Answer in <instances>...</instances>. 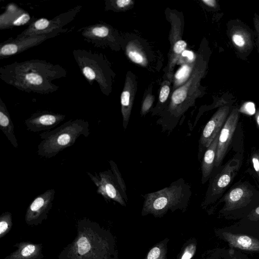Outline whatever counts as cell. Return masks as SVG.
Returning a JSON list of instances; mask_svg holds the SVG:
<instances>
[{"label": "cell", "mask_w": 259, "mask_h": 259, "mask_svg": "<svg viewBox=\"0 0 259 259\" xmlns=\"http://www.w3.org/2000/svg\"><path fill=\"white\" fill-rule=\"evenodd\" d=\"M192 194L190 185L183 179H179L168 187L144 195L141 215L152 214L161 218L169 210L185 212Z\"/></svg>", "instance_id": "obj_2"}, {"label": "cell", "mask_w": 259, "mask_h": 259, "mask_svg": "<svg viewBox=\"0 0 259 259\" xmlns=\"http://www.w3.org/2000/svg\"><path fill=\"white\" fill-rule=\"evenodd\" d=\"M227 252L231 259H251L244 252L236 249L229 248Z\"/></svg>", "instance_id": "obj_33"}, {"label": "cell", "mask_w": 259, "mask_h": 259, "mask_svg": "<svg viewBox=\"0 0 259 259\" xmlns=\"http://www.w3.org/2000/svg\"><path fill=\"white\" fill-rule=\"evenodd\" d=\"M154 101V96L151 94L147 95L145 98L141 107V114L142 115L146 114L152 107Z\"/></svg>", "instance_id": "obj_30"}, {"label": "cell", "mask_w": 259, "mask_h": 259, "mask_svg": "<svg viewBox=\"0 0 259 259\" xmlns=\"http://www.w3.org/2000/svg\"><path fill=\"white\" fill-rule=\"evenodd\" d=\"M36 19L19 7L16 4L7 5L5 11L0 15V29H6L24 25H29Z\"/></svg>", "instance_id": "obj_17"}, {"label": "cell", "mask_w": 259, "mask_h": 259, "mask_svg": "<svg viewBox=\"0 0 259 259\" xmlns=\"http://www.w3.org/2000/svg\"><path fill=\"white\" fill-rule=\"evenodd\" d=\"M67 30V28H63L48 34L31 36L20 39H8L0 44V59L22 53L41 44L48 39L66 32Z\"/></svg>", "instance_id": "obj_11"}, {"label": "cell", "mask_w": 259, "mask_h": 259, "mask_svg": "<svg viewBox=\"0 0 259 259\" xmlns=\"http://www.w3.org/2000/svg\"><path fill=\"white\" fill-rule=\"evenodd\" d=\"M55 190L48 189L37 196L27 208L25 221L27 224H32L44 220L53 205Z\"/></svg>", "instance_id": "obj_15"}, {"label": "cell", "mask_w": 259, "mask_h": 259, "mask_svg": "<svg viewBox=\"0 0 259 259\" xmlns=\"http://www.w3.org/2000/svg\"><path fill=\"white\" fill-rule=\"evenodd\" d=\"M239 117V109L237 107H233L219 134L214 162L215 168L222 165L228 153L238 124Z\"/></svg>", "instance_id": "obj_14"}, {"label": "cell", "mask_w": 259, "mask_h": 259, "mask_svg": "<svg viewBox=\"0 0 259 259\" xmlns=\"http://www.w3.org/2000/svg\"><path fill=\"white\" fill-rule=\"evenodd\" d=\"M234 224L240 228L259 234V204Z\"/></svg>", "instance_id": "obj_21"}, {"label": "cell", "mask_w": 259, "mask_h": 259, "mask_svg": "<svg viewBox=\"0 0 259 259\" xmlns=\"http://www.w3.org/2000/svg\"><path fill=\"white\" fill-rule=\"evenodd\" d=\"M206 67L205 60L202 57H199L188 81L174 91L167 110L166 116L160 121V123L164 119H166L161 124L163 131L172 130L181 116L193 105Z\"/></svg>", "instance_id": "obj_5"}, {"label": "cell", "mask_w": 259, "mask_h": 259, "mask_svg": "<svg viewBox=\"0 0 259 259\" xmlns=\"http://www.w3.org/2000/svg\"><path fill=\"white\" fill-rule=\"evenodd\" d=\"M12 225V214L9 212L3 213L0 218L1 238L4 236L9 231Z\"/></svg>", "instance_id": "obj_29"}, {"label": "cell", "mask_w": 259, "mask_h": 259, "mask_svg": "<svg viewBox=\"0 0 259 259\" xmlns=\"http://www.w3.org/2000/svg\"><path fill=\"white\" fill-rule=\"evenodd\" d=\"M239 110L240 112H243L249 115L255 114L256 112L255 105L251 102H245Z\"/></svg>", "instance_id": "obj_32"}, {"label": "cell", "mask_w": 259, "mask_h": 259, "mask_svg": "<svg viewBox=\"0 0 259 259\" xmlns=\"http://www.w3.org/2000/svg\"><path fill=\"white\" fill-rule=\"evenodd\" d=\"M223 250L224 248H215L208 251L202 259H222Z\"/></svg>", "instance_id": "obj_34"}, {"label": "cell", "mask_w": 259, "mask_h": 259, "mask_svg": "<svg viewBox=\"0 0 259 259\" xmlns=\"http://www.w3.org/2000/svg\"><path fill=\"white\" fill-rule=\"evenodd\" d=\"M197 248V240L194 238H190L184 244L177 259H192Z\"/></svg>", "instance_id": "obj_26"}, {"label": "cell", "mask_w": 259, "mask_h": 259, "mask_svg": "<svg viewBox=\"0 0 259 259\" xmlns=\"http://www.w3.org/2000/svg\"><path fill=\"white\" fill-rule=\"evenodd\" d=\"M90 134V124L82 119H70L60 126L39 134L42 141L37 146V154L51 158L74 144L77 139Z\"/></svg>", "instance_id": "obj_4"}, {"label": "cell", "mask_w": 259, "mask_h": 259, "mask_svg": "<svg viewBox=\"0 0 259 259\" xmlns=\"http://www.w3.org/2000/svg\"><path fill=\"white\" fill-rule=\"evenodd\" d=\"M247 171L255 180L259 188V148L253 147L249 157Z\"/></svg>", "instance_id": "obj_25"}, {"label": "cell", "mask_w": 259, "mask_h": 259, "mask_svg": "<svg viewBox=\"0 0 259 259\" xmlns=\"http://www.w3.org/2000/svg\"><path fill=\"white\" fill-rule=\"evenodd\" d=\"M220 133L217 135L210 145L206 149L202 156L201 164L202 174L201 183L202 184H204L209 180L214 167V162Z\"/></svg>", "instance_id": "obj_19"}, {"label": "cell", "mask_w": 259, "mask_h": 259, "mask_svg": "<svg viewBox=\"0 0 259 259\" xmlns=\"http://www.w3.org/2000/svg\"><path fill=\"white\" fill-rule=\"evenodd\" d=\"M136 86L133 78L127 74L120 97L121 111L122 115L123 127L124 130L126 128L131 114L136 90Z\"/></svg>", "instance_id": "obj_18"}, {"label": "cell", "mask_w": 259, "mask_h": 259, "mask_svg": "<svg viewBox=\"0 0 259 259\" xmlns=\"http://www.w3.org/2000/svg\"><path fill=\"white\" fill-rule=\"evenodd\" d=\"M182 55L184 56L189 57V58L190 60H192L193 57V53H192V52H191L190 51H184L183 52Z\"/></svg>", "instance_id": "obj_40"}, {"label": "cell", "mask_w": 259, "mask_h": 259, "mask_svg": "<svg viewBox=\"0 0 259 259\" xmlns=\"http://www.w3.org/2000/svg\"><path fill=\"white\" fill-rule=\"evenodd\" d=\"M169 239L165 238L154 245L144 259H167Z\"/></svg>", "instance_id": "obj_23"}, {"label": "cell", "mask_w": 259, "mask_h": 259, "mask_svg": "<svg viewBox=\"0 0 259 259\" xmlns=\"http://www.w3.org/2000/svg\"><path fill=\"white\" fill-rule=\"evenodd\" d=\"M109 163L111 167V170L113 173L115 180L118 185L122 196L125 201L127 202V197L126 194V187L124 181L121 176L120 173L119 172L116 165L112 160H110Z\"/></svg>", "instance_id": "obj_28"}, {"label": "cell", "mask_w": 259, "mask_h": 259, "mask_svg": "<svg viewBox=\"0 0 259 259\" xmlns=\"http://www.w3.org/2000/svg\"><path fill=\"white\" fill-rule=\"evenodd\" d=\"M254 30L256 33L255 44L259 54V15L255 13L253 17Z\"/></svg>", "instance_id": "obj_35"}, {"label": "cell", "mask_w": 259, "mask_h": 259, "mask_svg": "<svg viewBox=\"0 0 259 259\" xmlns=\"http://www.w3.org/2000/svg\"><path fill=\"white\" fill-rule=\"evenodd\" d=\"M223 259H231L230 256L228 255L227 250L224 249L223 250Z\"/></svg>", "instance_id": "obj_41"}, {"label": "cell", "mask_w": 259, "mask_h": 259, "mask_svg": "<svg viewBox=\"0 0 259 259\" xmlns=\"http://www.w3.org/2000/svg\"><path fill=\"white\" fill-rule=\"evenodd\" d=\"M223 202L219 217L228 220H240L259 204V190L248 181L241 180L232 186L216 205L208 210L209 214Z\"/></svg>", "instance_id": "obj_3"}, {"label": "cell", "mask_w": 259, "mask_h": 259, "mask_svg": "<svg viewBox=\"0 0 259 259\" xmlns=\"http://www.w3.org/2000/svg\"><path fill=\"white\" fill-rule=\"evenodd\" d=\"M0 129L16 148L18 146L14 133V126L5 103L0 98Z\"/></svg>", "instance_id": "obj_20"}, {"label": "cell", "mask_w": 259, "mask_h": 259, "mask_svg": "<svg viewBox=\"0 0 259 259\" xmlns=\"http://www.w3.org/2000/svg\"><path fill=\"white\" fill-rule=\"evenodd\" d=\"M170 92L169 87L168 85H163L161 89L159 95V101L160 103H164L168 97Z\"/></svg>", "instance_id": "obj_36"}, {"label": "cell", "mask_w": 259, "mask_h": 259, "mask_svg": "<svg viewBox=\"0 0 259 259\" xmlns=\"http://www.w3.org/2000/svg\"><path fill=\"white\" fill-rule=\"evenodd\" d=\"M254 115H255L254 117H255V121H256L257 126L258 130H259V108H257V109H256V112H255V113Z\"/></svg>", "instance_id": "obj_39"}, {"label": "cell", "mask_w": 259, "mask_h": 259, "mask_svg": "<svg viewBox=\"0 0 259 259\" xmlns=\"http://www.w3.org/2000/svg\"><path fill=\"white\" fill-rule=\"evenodd\" d=\"M231 105L225 104L219 108L205 125L201 135L198 146V159L204 153L224 126L230 113Z\"/></svg>", "instance_id": "obj_12"}, {"label": "cell", "mask_w": 259, "mask_h": 259, "mask_svg": "<svg viewBox=\"0 0 259 259\" xmlns=\"http://www.w3.org/2000/svg\"><path fill=\"white\" fill-rule=\"evenodd\" d=\"M227 34L237 56L246 60L255 45L256 33L241 20H230L227 23Z\"/></svg>", "instance_id": "obj_9"}, {"label": "cell", "mask_w": 259, "mask_h": 259, "mask_svg": "<svg viewBox=\"0 0 259 259\" xmlns=\"http://www.w3.org/2000/svg\"><path fill=\"white\" fill-rule=\"evenodd\" d=\"M192 68L193 67L191 65H183L175 74V85H180L182 83L186 81L190 76V73L192 72Z\"/></svg>", "instance_id": "obj_27"}, {"label": "cell", "mask_w": 259, "mask_h": 259, "mask_svg": "<svg viewBox=\"0 0 259 259\" xmlns=\"http://www.w3.org/2000/svg\"><path fill=\"white\" fill-rule=\"evenodd\" d=\"M126 53L133 62L143 66L147 64V60L144 52L134 42H130L127 46Z\"/></svg>", "instance_id": "obj_24"}, {"label": "cell", "mask_w": 259, "mask_h": 259, "mask_svg": "<svg viewBox=\"0 0 259 259\" xmlns=\"http://www.w3.org/2000/svg\"><path fill=\"white\" fill-rule=\"evenodd\" d=\"M39 249L37 245L26 243L9 256V259H33L38 255Z\"/></svg>", "instance_id": "obj_22"}, {"label": "cell", "mask_w": 259, "mask_h": 259, "mask_svg": "<svg viewBox=\"0 0 259 259\" xmlns=\"http://www.w3.org/2000/svg\"><path fill=\"white\" fill-rule=\"evenodd\" d=\"M186 47L187 43L184 40H178L173 47V51L175 54L180 55L183 53Z\"/></svg>", "instance_id": "obj_37"}, {"label": "cell", "mask_w": 259, "mask_h": 259, "mask_svg": "<svg viewBox=\"0 0 259 259\" xmlns=\"http://www.w3.org/2000/svg\"><path fill=\"white\" fill-rule=\"evenodd\" d=\"M66 115L50 111H39L24 121L27 130L33 133L48 131L64 121Z\"/></svg>", "instance_id": "obj_16"}, {"label": "cell", "mask_w": 259, "mask_h": 259, "mask_svg": "<svg viewBox=\"0 0 259 259\" xmlns=\"http://www.w3.org/2000/svg\"><path fill=\"white\" fill-rule=\"evenodd\" d=\"M82 8L81 5H78L52 19L45 18L36 19L15 38L48 34L63 29L64 26L74 20Z\"/></svg>", "instance_id": "obj_10"}, {"label": "cell", "mask_w": 259, "mask_h": 259, "mask_svg": "<svg viewBox=\"0 0 259 259\" xmlns=\"http://www.w3.org/2000/svg\"><path fill=\"white\" fill-rule=\"evenodd\" d=\"M88 175L97 187V193L101 195L106 200H112L121 205L125 206L126 201L123 198L120 188L111 170L100 172L98 174Z\"/></svg>", "instance_id": "obj_13"}, {"label": "cell", "mask_w": 259, "mask_h": 259, "mask_svg": "<svg viewBox=\"0 0 259 259\" xmlns=\"http://www.w3.org/2000/svg\"><path fill=\"white\" fill-rule=\"evenodd\" d=\"M215 236L227 243L229 248L243 252L259 253V234L249 232L235 224L215 228Z\"/></svg>", "instance_id": "obj_8"}, {"label": "cell", "mask_w": 259, "mask_h": 259, "mask_svg": "<svg viewBox=\"0 0 259 259\" xmlns=\"http://www.w3.org/2000/svg\"><path fill=\"white\" fill-rule=\"evenodd\" d=\"M202 2L205 5L211 8H215L217 6L215 0H202Z\"/></svg>", "instance_id": "obj_38"}, {"label": "cell", "mask_w": 259, "mask_h": 259, "mask_svg": "<svg viewBox=\"0 0 259 259\" xmlns=\"http://www.w3.org/2000/svg\"><path fill=\"white\" fill-rule=\"evenodd\" d=\"M73 58L80 72L91 85L96 81L101 92L108 95L112 84L109 65L103 55L91 50L74 49Z\"/></svg>", "instance_id": "obj_6"}, {"label": "cell", "mask_w": 259, "mask_h": 259, "mask_svg": "<svg viewBox=\"0 0 259 259\" xmlns=\"http://www.w3.org/2000/svg\"><path fill=\"white\" fill-rule=\"evenodd\" d=\"M66 75V70L61 65L40 59L14 62L0 68L2 80L28 93H53L59 89L53 81Z\"/></svg>", "instance_id": "obj_1"}, {"label": "cell", "mask_w": 259, "mask_h": 259, "mask_svg": "<svg viewBox=\"0 0 259 259\" xmlns=\"http://www.w3.org/2000/svg\"><path fill=\"white\" fill-rule=\"evenodd\" d=\"M133 3L131 0H117L115 1H109L107 4L109 7L114 9H122L128 6Z\"/></svg>", "instance_id": "obj_31"}, {"label": "cell", "mask_w": 259, "mask_h": 259, "mask_svg": "<svg viewBox=\"0 0 259 259\" xmlns=\"http://www.w3.org/2000/svg\"><path fill=\"white\" fill-rule=\"evenodd\" d=\"M243 161V154L237 152L224 165L214 167L201 206L206 209L215 204L226 192L236 177Z\"/></svg>", "instance_id": "obj_7"}]
</instances>
